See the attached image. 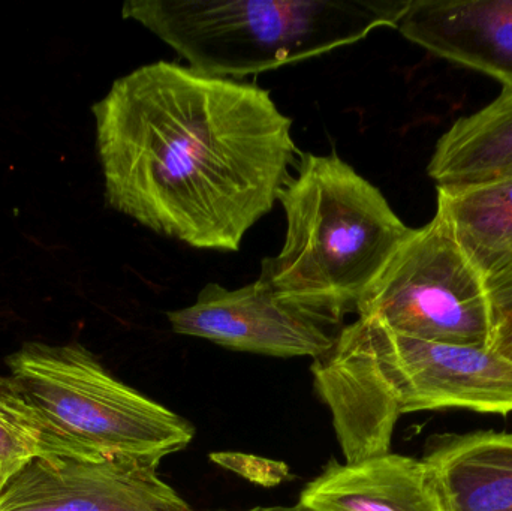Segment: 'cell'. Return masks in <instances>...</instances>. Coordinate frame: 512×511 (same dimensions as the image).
Returning a JSON list of instances; mask_svg holds the SVG:
<instances>
[{
    "mask_svg": "<svg viewBox=\"0 0 512 511\" xmlns=\"http://www.w3.org/2000/svg\"><path fill=\"white\" fill-rule=\"evenodd\" d=\"M490 348L512 362V315L496 323L495 336Z\"/></svg>",
    "mask_w": 512,
    "mask_h": 511,
    "instance_id": "17",
    "label": "cell"
},
{
    "mask_svg": "<svg viewBox=\"0 0 512 511\" xmlns=\"http://www.w3.org/2000/svg\"><path fill=\"white\" fill-rule=\"evenodd\" d=\"M312 374L346 464L390 453L403 414L512 413V362L492 348L420 341L366 318L343 327Z\"/></svg>",
    "mask_w": 512,
    "mask_h": 511,
    "instance_id": "2",
    "label": "cell"
},
{
    "mask_svg": "<svg viewBox=\"0 0 512 511\" xmlns=\"http://www.w3.org/2000/svg\"><path fill=\"white\" fill-rule=\"evenodd\" d=\"M92 113L108 207L192 248L239 251L297 165L270 92L179 63L129 72Z\"/></svg>",
    "mask_w": 512,
    "mask_h": 511,
    "instance_id": "1",
    "label": "cell"
},
{
    "mask_svg": "<svg viewBox=\"0 0 512 511\" xmlns=\"http://www.w3.org/2000/svg\"><path fill=\"white\" fill-rule=\"evenodd\" d=\"M210 459L225 470L264 488H274L289 479L288 467L283 462L239 452L212 453Z\"/></svg>",
    "mask_w": 512,
    "mask_h": 511,
    "instance_id": "15",
    "label": "cell"
},
{
    "mask_svg": "<svg viewBox=\"0 0 512 511\" xmlns=\"http://www.w3.org/2000/svg\"><path fill=\"white\" fill-rule=\"evenodd\" d=\"M427 173L438 186L512 177V90L454 122L439 138Z\"/></svg>",
    "mask_w": 512,
    "mask_h": 511,
    "instance_id": "13",
    "label": "cell"
},
{
    "mask_svg": "<svg viewBox=\"0 0 512 511\" xmlns=\"http://www.w3.org/2000/svg\"><path fill=\"white\" fill-rule=\"evenodd\" d=\"M436 216L486 281L512 270V177L438 186Z\"/></svg>",
    "mask_w": 512,
    "mask_h": 511,
    "instance_id": "12",
    "label": "cell"
},
{
    "mask_svg": "<svg viewBox=\"0 0 512 511\" xmlns=\"http://www.w3.org/2000/svg\"><path fill=\"white\" fill-rule=\"evenodd\" d=\"M36 458H62L11 375H0V489Z\"/></svg>",
    "mask_w": 512,
    "mask_h": 511,
    "instance_id": "14",
    "label": "cell"
},
{
    "mask_svg": "<svg viewBox=\"0 0 512 511\" xmlns=\"http://www.w3.org/2000/svg\"><path fill=\"white\" fill-rule=\"evenodd\" d=\"M297 504L307 511H448L430 465L391 452L352 464L331 461Z\"/></svg>",
    "mask_w": 512,
    "mask_h": 511,
    "instance_id": "10",
    "label": "cell"
},
{
    "mask_svg": "<svg viewBox=\"0 0 512 511\" xmlns=\"http://www.w3.org/2000/svg\"><path fill=\"white\" fill-rule=\"evenodd\" d=\"M8 366L62 458L159 467L194 440L191 422L117 380L83 345L30 342Z\"/></svg>",
    "mask_w": 512,
    "mask_h": 511,
    "instance_id": "5",
    "label": "cell"
},
{
    "mask_svg": "<svg viewBox=\"0 0 512 511\" xmlns=\"http://www.w3.org/2000/svg\"><path fill=\"white\" fill-rule=\"evenodd\" d=\"M279 194L286 236L258 281L283 296L357 315L409 228L375 185L336 153H304Z\"/></svg>",
    "mask_w": 512,
    "mask_h": 511,
    "instance_id": "3",
    "label": "cell"
},
{
    "mask_svg": "<svg viewBox=\"0 0 512 511\" xmlns=\"http://www.w3.org/2000/svg\"><path fill=\"white\" fill-rule=\"evenodd\" d=\"M423 461L448 511H512V432L435 435Z\"/></svg>",
    "mask_w": 512,
    "mask_h": 511,
    "instance_id": "11",
    "label": "cell"
},
{
    "mask_svg": "<svg viewBox=\"0 0 512 511\" xmlns=\"http://www.w3.org/2000/svg\"><path fill=\"white\" fill-rule=\"evenodd\" d=\"M156 470L129 458H36L0 489V511H191Z\"/></svg>",
    "mask_w": 512,
    "mask_h": 511,
    "instance_id": "8",
    "label": "cell"
},
{
    "mask_svg": "<svg viewBox=\"0 0 512 511\" xmlns=\"http://www.w3.org/2000/svg\"><path fill=\"white\" fill-rule=\"evenodd\" d=\"M408 41L512 90V0H411L396 27Z\"/></svg>",
    "mask_w": 512,
    "mask_h": 511,
    "instance_id": "9",
    "label": "cell"
},
{
    "mask_svg": "<svg viewBox=\"0 0 512 511\" xmlns=\"http://www.w3.org/2000/svg\"><path fill=\"white\" fill-rule=\"evenodd\" d=\"M243 511H307V510L303 509V507H301V506H298V504H295V506H291V507H286V506L255 507V509L243 510Z\"/></svg>",
    "mask_w": 512,
    "mask_h": 511,
    "instance_id": "18",
    "label": "cell"
},
{
    "mask_svg": "<svg viewBox=\"0 0 512 511\" xmlns=\"http://www.w3.org/2000/svg\"><path fill=\"white\" fill-rule=\"evenodd\" d=\"M357 317L436 344L490 347L496 330L486 279L436 215L412 231Z\"/></svg>",
    "mask_w": 512,
    "mask_h": 511,
    "instance_id": "6",
    "label": "cell"
},
{
    "mask_svg": "<svg viewBox=\"0 0 512 511\" xmlns=\"http://www.w3.org/2000/svg\"><path fill=\"white\" fill-rule=\"evenodd\" d=\"M167 317L177 335L206 339L228 350L315 360L333 347L348 315L283 296L256 279L236 290L207 284L194 305L167 312Z\"/></svg>",
    "mask_w": 512,
    "mask_h": 511,
    "instance_id": "7",
    "label": "cell"
},
{
    "mask_svg": "<svg viewBox=\"0 0 512 511\" xmlns=\"http://www.w3.org/2000/svg\"><path fill=\"white\" fill-rule=\"evenodd\" d=\"M411 0H131L123 17L170 45L189 68L246 77L397 27Z\"/></svg>",
    "mask_w": 512,
    "mask_h": 511,
    "instance_id": "4",
    "label": "cell"
},
{
    "mask_svg": "<svg viewBox=\"0 0 512 511\" xmlns=\"http://www.w3.org/2000/svg\"><path fill=\"white\" fill-rule=\"evenodd\" d=\"M487 293L492 303L496 323L512 315V270L487 279Z\"/></svg>",
    "mask_w": 512,
    "mask_h": 511,
    "instance_id": "16",
    "label": "cell"
}]
</instances>
